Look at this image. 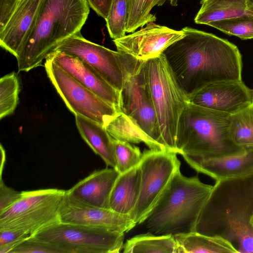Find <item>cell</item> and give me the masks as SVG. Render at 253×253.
<instances>
[{
    "mask_svg": "<svg viewBox=\"0 0 253 253\" xmlns=\"http://www.w3.org/2000/svg\"><path fill=\"white\" fill-rule=\"evenodd\" d=\"M181 30L184 36L163 53L188 97L212 83L242 80V55L236 45L190 27Z\"/></svg>",
    "mask_w": 253,
    "mask_h": 253,
    "instance_id": "6da1fadb",
    "label": "cell"
},
{
    "mask_svg": "<svg viewBox=\"0 0 253 253\" xmlns=\"http://www.w3.org/2000/svg\"><path fill=\"white\" fill-rule=\"evenodd\" d=\"M253 174L216 181L199 216L196 232L231 242L238 253H253Z\"/></svg>",
    "mask_w": 253,
    "mask_h": 253,
    "instance_id": "7a4b0ae2",
    "label": "cell"
},
{
    "mask_svg": "<svg viewBox=\"0 0 253 253\" xmlns=\"http://www.w3.org/2000/svg\"><path fill=\"white\" fill-rule=\"evenodd\" d=\"M89 7L86 0H42L34 28L16 58L18 71L42 65L60 43L81 32Z\"/></svg>",
    "mask_w": 253,
    "mask_h": 253,
    "instance_id": "3957f363",
    "label": "cell"
},
{
    "mask_svg": "<svg viewBox=\"0 0 253 253\" xmlns=\"http://www.w3.org/2000/svg\"><path fill=\"white\" fill-rule=\"evenodd\" d=\"M212 188L197 176L187 177L177 170L144 221L148 232L173 236L196 232Z\"/></svg>",
    "mask_w": 253,
    "mask_h": 253,
    "instance_id": "277c9868",
    "label": "cell"
},
{
    "mask_svg": "<svg viewBox=\"0 0 253 253\" xmlns=\"http://www.w3.org/2000/svg\"><path fill=\"white\" fill-rule=\"evenodd\" d=\"M231 115L188 102L179 120L177 153L214 159L239 155L246 149L230 133Z\"/></svg>",
    "mask_w": 253,
    "mask_h": 253,
    "instance_id": "5b68a950",
    "label": "cell"
},
{
    "mask_svg": "<svg viewBox=\"0 0 253 253\" xmlns=\"http://www.w3.org/2000/svg\"><path fill=\"white\" fill-rule=\"evenodd\" d=\"M144 69L163 145L177 153L179 120L188 97L163 53L145 61Z\"/></svg>",
    "mask_w": 253,
    "mask_h": 253,
    "instance_id": "8992f818",
    "label": "cell"
},
{
    "mask_svg": "<svg viewBox=\"0 0 253 253\" xmlns=\"http://www.w3.org/2000/svg\"><path fill=\"white\" fill-rule=\"evenodd\" d=\"M66 190L55 188L22 191V196L0 213V230H21L31 235L60 222L59 209Z\"/></svg>",
    "mask_w": 253,
    "mask_h": 253,
    "instance_id": "52a82bcc",
    "label": "cell"
},
{
    "mask_svg": "<svg viewBox=\"0 0 253 253\" xmlns=\"http://www.w3.org/2000/svg\"><path fill=\"white\" fill-rule=\"evenodd\" d=\"M125 233L59 222L31 236L52 245L60 253H119Z\"/></svg>",
    "mask_w": 253,
    "mask_h": 253,
    "instance_id": "ba28073f",
    "label": "cell"
},
{
    "mask_svg": "<svg viewBox=\"0 0 253 253\" xmlns=\"http://www.w3.org/2000/svg\"><path fill=\"white\" fill-rule=\"evenodd\" d=\"M120 52L123 76L121 111L134 120L151 138L164 146L145 74V61Z\"/></svg>",
    "mask_w": 253,
    "mask_h": 253,
    "instance_id": "9c48e42d",
    "label": "cell"
},
{
    "mask_svg": "<svg viewBox=\"0 0 253 253\" xmlns=\"http://www.w3.org/2000/svg\"><path fill=\"white\" fill-rule=\"evenodd\" d=\"M177 153L167 149L145 150L139 166L140 193L130 216L136 224L144 222L172 177L180 169Z\"/></svg>",
    "mask_w": 253,
    "mask_h": 253,
    "instance_id": "30bf717a",
    "label": "cell"
},
{
    "mask_svg": "<svg viewBox=\"0 0 253 253\" xmlns=\"http://www.w3.org/2000/svg\"><path fill=\"white\" fill-rule=\"evenodd\" d=\"M47 75L75 116L79 115L105 126L119 111L74 79L48 57L45 59Z\"/></svg>",
    "mask_w": 253,
    "mask_h": 253,
    "instance_id": "8fae6325",
    "label": "cell"
},
{
    "mask_svg": "<svg viewBox=\"0 0 253 253\" xmlns=\"http://www.w3.org/2000/svg\"><path fill=\"white\" fill-rule=\"evenodd\" d=\"M53 50L79 58L121 92L123 76L120 65V52L88 41L82 36L81 32L65 40Z\"/></svg>",
    "mask_w": 253,
    "mask_h": 253,
    "instance_id": "7c38bea8",
    "label": "cell"
},
{
    "mask_svg": "<svg viewBox=\"0 0 253 253\" xmlns=\"http://www.w3.org/2000/svg\"><path fill=\"white\" fill-rule=\"evenodd\" d=\"M183 36L182 30H174L150 22L140 30L113 40V42L118 51L146 61L159 56Z\"/></svg>",
    "mask_w": 253,
    "mask_h": 253,
    "instance_id": "4fadbf2b",
    "label": "cell"
},
{
    "mask_svg": "<svg viewBox=\"0 0 253 253\" xmlns=\"http://www.w3.org/2000/svg\"><path fill=\"white\" fill-rule=\"evenodd\" d=\"M188 99L194 104L233 115L253 105V89L242 80L219 81L204 86Z\"/></svg>",
    "mask_w": 253,
    "mask_h": 253,
    "instance_id": "5bb4252c",
    "label": "cell"
},
{
    "mask_svg": "<svg viewBox=\"0 0 253 253\" xmlns=\"http://www.w3.org/2000/svg\"><path fill=\"white\" fill-rule=\"evenodd\" d=\"M60 222L126 233L137 224L130 215L77 201L65 192L59 209Z\"/></svg>",
    "mask_w": 253,
    "mask_h": 253,
    "instance_id": "9a60e30c",
    "label": "cell"
},
{
    "mask_svg": "<svg viewBox=\"0 0 253 253\" xmlns=\"http://www.w3.org/2000/svg\"><path fill=\"white\" fill-rule=\"evenodd\" d=\"M47 57L118 111H121L120 92L87 63L77 57L58 50L52 51Z\"/></svg>",
    "mask_w": 253,
    "mask_h": 253,
    "instance_id": "2e32d148",
    "label": "cell"
},
{
    "mask_svg": "<svg viewBox=\"0 0 253 253\" xmlns=\"http://www.w3.org/2000/svg\"><path fill=\"white\" fill-rule=\"evenodd\" d=\"M42 0H21L3 30L0 46L16 58L29 39L36 24Z\"/></svg>",
    "mask_w": 253,
    "mask_h": 253,
    "instance_id": "e0dca14e",
    "label": "cell"
},
{
    "mask_svg": "<svg viewBox=\"0 0 253 253\" xmlns=\"http://www.w3.org/2000/svg\"><path fill=\"white\" fill-rule=\"evenodd\" d=\"M181 155L193 169L216 181L253 174V148L246 149L241 154L214 159L200 158L186 154Z\"/></svg>",
    "mask_w": 253,
    "mask_h": 253,
    "instance_id": "ac0fdd59",
    "label": "cell"
},
{
    "mask_svg": "<svg viewBox=\"0 0 253 253\" xmlns=\"http://www.w3.org/2000/svg\"><path fill=\"white\" fill-rule=\"evenodd\" d=\"M120 174L114 168L95 170L71 189L66 190V193L80 202L110 209V196Z\"/></svg>",
    "mask_w": 253,
    "mask_h": 253,
    "instance_id": "d6986e66",
    "label": "cell"
},
{
    "mask_svg": "<svg viewBox=\"0 0 253 253\" xmlns=\"http://www.w3.org/2000/svg\"><path fill=\"white\" fill-rule=\"evenodd\" d=\"M141 175L139 164L120 174L110 196L111 210L122 214H130L138 199Z\"/></svg>",
    "mask_w": 253,
    "mask_h": 253,
    "instance_id": "ffe728a7",
    "label": "cell"
},
{
    "mask_svg": "<svg viewBox=\"0 0 253 253\" xmlns=\"http://www.w3.org/2000/svg\"><path fill=\"white\" fill-rule=\"evenodd\" d=\"M76 124L83 139L107 166L116 169L113 138L102 125L76 115Z\"/></svg>",
    "mask_w": 253,
    "mask_h": 253,
    "instance_id": "44dd1931",
    "label": "cell"
},
{
    "mask_svg": "<svg viewBox=\"0 0 253 253\" xmlns=\"http://www.w3.org/2000/svg\"><path fill=\"white\" fill-rule=\"evenodd\" d=\"M104 127L114 139L135 144L143 143L150 149H166L151 138L134 120L122 111L118 112Z\"/></svg>",
    "mask_w": 253,
    "mask_h": 253,
    "instance_id": "7402d4cb",
    "label": "cell"
},
{
    "mask_svg": "<svg viewBox=\"0 0 253 253\" xmlns=\"http://www.w3.org/2000/svg\"><path fill=\"white\" fill-rule=\"evenodd\" d=\"M178 253H238L234 245L218 236H211L196 232L174 235Z\"/></svg>",
    "mask_w": 253,
    "mask_h": 253,
    "instance_id": "603a6c76",
    "label": "cell"
},
{
    "mask_svg": "<svg viewBox=\"0 0 253 253\" xmlns=\"http://www.w3.org/2000/svg\"><path fill=\"white\" fill-rule=\"evenodd\" d=\"M200 3L194 18L198 24L208 25L211 22L253 14L247 10L246 0H202Z\"/></svg>",
    "mask_w": 253,
    "mask_h": 253,
    "instance_id": "cb8c5ba5",
    "label": "cell"
},
{
    "mask_svg": "<svg viewBox=\"0 0 253 253\" xmlns=\"http://www.w3.org/2000/svg\"><path fill=\"white\" fill-rule=\"evenodd\" d=\"M125 253H177L173 235H157L150 232L136 235L124 244Z\"/></svg>",
    "mask_w": 253,
    "mask_h": 253,
    "instance_id": "d4e9b609",
    "label": "cell"
},
{
    "mask_svg": "<svg viewBox=\"0 0 253 253\" xmlns=\"http://www.w3.org/2000/svg\"><path fill=\"white\" fill-rule=\"evenodd\" d=\"M167 1L172 6L177 5L178 0H129L126 33H133L147 23L154 22L156 16L151 13L155 6H161Z\"/></svg>",
    "mask_w": 253,
    "mask_h": 253,
    "instance_id": "484cf974",
    "label": "cell"
},
{
    "mask_svg": "<svg viewBox=\"0 0 253 253\" xmlns=\"http://www.w3.org/2000/svg\"><path fill=\"white\" fill-rule=\"evenodd\" d=\"M230 133L237 145L253 148V105L231 115Z\"/></svg>",
    "mask_w": 253,
    "mask_h": 253,
    "instance_id": "4316f807",
    "label": "cell"
},
{
    "mask_svg": "<svg viewBox=\"0 0 253 253\" xmlns=\"http://www.w3.org/2000/svg\"><path fill=\"white\" fill-rule=\"evenodd\" d=\"M20 85L17 74L13 72L0 79V119L12 114L19 102Z\"/></svg>",
    "mask_w": 253,
    "mask_h": 253,
    "instance_id": "83f0119b",
    "label": "cell"
},
{
    "mask_svg": "<svg viewBox=\"0 0 253 253\" xmlns=\"http://www.w3.org/2000/svg\"><path fill=\"white\" fill-rule=\"evenodd\" d=\"M209 26L242 40L253 39V14L210 22Z\"/></svg>",
    "mask_w": 253,
    "mask_h": 253,
    "instance_id": "f1b7e54d",
    "label": "cell"
},
{
    "mask_svg": "<svg viewBox=\"0 0 253 253\" xmlns=\"http://www.w3.org/2000/svg\"><path fill=\"white\" fill-rule=\"evenodd\" d=\"M129 0H112L107 19L106 27L113 40L126 36Z\"/></svg>",
    "mask_w": 253,
    "mask_h": 253,
    "instance_id": "f546056e",
    "label": "cell"
},
{
    "mask_svg": "<svg viewBox=\"0 0 253 253\" xmlns=\"http://www.w3.org/2000/svg\"><path fill=\"white\" fill-rule=\"evenodd\" d=\"M113 143L117 164L116 169L120 174L139 164L142 153L138 147L114 138Z\"/></svg>",
    "mask_w": 253,
    "mask_h": 253,
    "instance_id": "4dcf8cb0",
    "label": "cell"
},
{
    "mask_svg": "<svg viewBox=\"0 0 253 253\" xmlns=\"http://www.w3.org/2000/svg\"><path fill=\"white\" fill-rule=\"evenodd\" d=\"M9 253H60L52 245L33 236L17 244Z\"/></svg>",
    "mask_w": 253,
    "mask_h": 253,
    "instance_id": "1f68e13d",
    "label": "cell"
},
{
    "mask_svg": "<svg viewBox=\"0 0 253 253\" xmlns=\"http://www.w3.org/2000/svg\"><path fill=\"white\" fill-rule=\"evenodd\" d=\"M22 191L19 192L8 187L0 178V213L11 207L22 196Z\"/></svg>",
    "mask_w": 253,
    "mask_h": 253,
    "instance_id": "d6a6232c",
    "label": "cell"
},
{
    "mask_svg": "<svg viewBox=\"0 0 253 253\" xmlns=\"http://www.w3.org/2000/svg\"><path fill=\"white\" fill-rule=\"evenodd\" d=\"M21 0H0V31L6 25Z\"/></svg>",
    "mask_w": 253,
    "mask_h": 253,
    "instance_id": "836d02e7",
    "label": "cell"
},
{
    "mask_svg": "<svg viewBox=\"0 0 253 253\" xmlns=\"http://www.w3.org/2000/svg\"><path fill=\"white\" fill-rule=\"evenodd\" d=\"M31 236L29 233L21 230H0V246L10 243L17 244Z\"/></svg>",
    "mask_w": 253,
    "mask_h": 253,
    "instance_id": "e575fe53",
    "label": "cell"
},
{
    "mask_svg": "<svg viewBox=\"0 0 253 253\" xmlns=\"http://www.w3.org/2000/svg\"><path fill=\"white\" fill-rule=\"evenodd\" d=\"M89 6L97 14L106 20L108 17L112 0H86Z\"/></svg>",
    "mask_w": 253,
    "mask_h": 253,
    "instance_id": "d590c367",
    "label": "cell"
},
{
    "mask_svg": "<svg viewBox=\"0 0 253 253\" xmlns=\"http://www.w3.org/2000/svg\"><path fill=\"white\" fill-rule=\"evenodd\" d=\"M0 154H1V163H0V177H2V174L3 169L4 166V163L5 161V150L2 147V145L0 144Z\"/></svg>",
    "mask_w": 253,
    "mask_h": 253,
    "instance_id": "8d00e7d4",
    "label": "cell"
},
{
    "mask_svg": "<svg viewBox=\"0 0 253 253\" xmlns=\"http://www.w3.org/2000/svg\"><path fill=\"white\" fill-rule=\"evenodd\" d=\"M246 4L247 10L253 13V0H246Z\"/></svg>",
    "mask_w": 253,
    "mask_h": 253,
    "instance_id": "74e56055",
    "label": "cell"
},
{
    "mask_svg": "<svg viewBox=\"0 0 253 253\" xmlns=\"http://www.w3.org/2000/svg\"><path fill=\"white\" fill-rule=\"evenodd\" d=\"M251 224L253 228V213L251 216V220H250Z\"/></svg>",
    "mask_w": 253,
    "mask_h": 253,
    "instance_id": "f35d334b",
    "label": "cell"
}]
</instances>
